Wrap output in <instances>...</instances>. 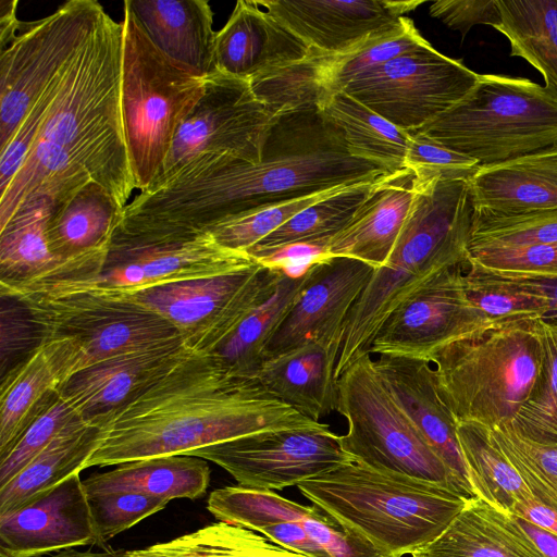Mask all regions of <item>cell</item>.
Masks as SVG:
<instances>
[{
	"label": "cell",
	"instance_id": "cell-57",
	"mask_svg": "<svg viewBox=\"0 0 557 557\" xmlns=\"http://www.w3.org/2000/svg\"><path fill=\"white\" fill-rule=\"evenodd\" d=\"M49 557H135L132 550H104V552H90L77 550L74 548L58 552Z\"/></svg>",
	"mask_w": 557,
	"mask_h": 557
},
{
	"label": "cell",
	"instance_id": "cell-8",
	"mask_svg": "<svg viewBox=\"0 0 557 557\" xmlns=\"http://www.w3.org/2000/svg\"><path fill=\"white\" fill-rule=\"evenodd\" d=\"M416 131L480 166L505 162L557 147V94L528 78L480 74L462 99Z\"/></svg>",
	"mask_w": 557,
	"mask_h": 557
},
{
	"label": "cell",
	"instance_id": "cell-53",
	"mask_svg": "<svg viewBox=\"0 0 557 557\" xmlns=\"http://www.w3.org/2000/svg\"><path fill=\"white\" fill-rule=\"evenodd\" d=\"M510 512L557 535V511L536 498L515 504Z\"/></svg>",
	"mask_w": 557,
	"mask_h": 557
},
{
	"label": "cell",
	"instance_id": "cell-21",
	"mask_svg": "<svg viewBox=\"0 0 557 557\" xmlns=\"http://www.w3.org/2000/svg\"><path fill=\"white\" fill-rule=\"evenodd\" d=\"M189 352L183 339L131 351L94 363L58 389L90 424L102 426L119 409L145 393Z\"/></svg>",
	"mask_w": 557,
	"mask_h": 557
},
{
	"label": "cell",
	"instance_id": "cell-2",
	"mask_svg": "<svg viewBox=\"0 0 557 557\" xmlns=\"http://www.w3.org/2000/svg\"><path fill=\"white\" fill-rule=\"evenodd\" d=\"M322 424L274 397L257 377L234 373L210 354L189 352L104 422L84 470L189 455L262 431Z\"/></svg>",
	"mask_w": 557,
	"mask_h": 557
},
{
	"label": "cell",
	"instance_id": "cell-5",
	"mask_svg": "<svg viewBox=\"0 0 557 557\" xmlns=\"http://www.w3.org/2000/svg\"><path fill=\"white\" fill-rule=\"evenodd\" d=\"M297 487L382 557L412 555L426 546L470 500L446 486L355 460Z\"/></svg>",
	"mask_w": 557,
	"mask_h": 557
},
{
	"label": "cell",
	"instance_id": "cell-18",
	"mask_svg": "<svg viewBox=\"0 0 557 557\" xmlns=\"http://www.w3.org/2000/svg\"><path fill=\"white\" fill-rule=\"evenodd\" d=\"M375 269L343 256H325L312 262L301 289L265 347L264 360L310 339L342 345L348 315Z\"/></svg>",
	"mask_w": 557,
	"mask_h": 557
},
{
	"label": "cell",
	"instance_id": "cell-44",
	"mask_svg": "<svg viewBox=\"0 0 557 557\" xmlns=\"http://www.w3.org/2000/svg\"><path fill=\"white\" fill-rule=\"evenodd\" d=\"M490 431L492 440L517 470L533 496L557 511V446L527 440L510 424Z\"/></svg>",
	"mask_w": 557,
	"mask_h": 557
},
{
	"label": "cell",
	"instance_id": "cell-56",
	"mask_svg": "<svg viewBox=\"0 0 557 557\" xmlns=\"http://www.w3.org/2000/svg\"><path fill=\"white\" fill-rule=\"evenodd\" d=\"M525 282L547 299L549 309L544 321L557 322V280Z\"/></svg>",
	"mask_w": 557,
	"mask_h": 557
},
{
	"label": "cell",
	"instance_id": "cell-28",
	"mask_svg": "<svg viewBox=\"0 0 557 557\" xmlns=\"http://www.w3.org/2000/svg\"><path fill=\"white\" fill-rule=\"evenodd\" d=\"M416 191V175L408 168L380 177L349 223L329 240L324 256L382 267L397 243Z\"/></svg>",
	"mask_w": 557,
	"mask_h": 557
},
{
	"label": "cell",
	"instance_id": "cell-36",
	"mask_svg": "<svg viewBox=\"0 0 557 557\" xmlns=\"http://www.w3.org/2000/svg\"><path fill=\"white\" fill-rule=\"evenodd\" d=\"M377 180L348 186L311 205L251 247L247 253L261 262L293 245H314L325 250L329 240L349 223Z\"/></svg>",
	"mask_w": 557,
	"mask_h": 557
},
{
	"label": "cell",
	"instance_id": "cell-49",
	"mask_svg": "<svg viewBox=\"0 0 557 557\" xmlns=\"http://www.w3.org/2000/svg\"><path fill=\"white\" fill-rule=\"evenodd\" d=\"M409 141L404 168L416 175L419 184L434 180H470L479 163L435 141L421 132H408Z\"/></svg>",
	"mask_w": 557,
	"mask_h": 557
},
{
	"label": "cell",
	"instance_id": "cell-35",
	"mask_svg": "<svg viewBox=\"0 0 557 557\" xmlns=\"http://www.w3.org/2000/svg\"><path fill=\"white\" fill-rule=\"evenodd\" d=\"M318 108L344 134L349 153L388 172L404 168L409 134L344 90L321 98Z\"/></svg>",
	"mask_w": 557,
	"mask_h": 557
},
{
	"label": "cell",
	"instance_id": "cell-14",
	"mask_svg": "<svg viewBox=\"0 0 557 557\" xmlns=\"http://www.w3.org/2000/svg\"><path fill=\"white\" fill-rule=\"evenodd\" d=\"M276 116L256 96L250 82L213 71L206 77L203 95L176 132L162 175L147 191L201 154L230 153L259 161Z\"/></svg>",
	"mask_w": 557,
	"mask_h": 557
},
{
	"label": "cell",
	"instance_id": "cell-39",
	"mask_svg": "<svg viewBox=\"0 0 557 557\" xmlns=\"http://www.w3.org/2000/svg\"><path fill=\"white\" fill-rule=\"evenodd\" d=\"M457 435L476 497L509 512L515 504L535 498L492 440L490 429L458 423Z\"/></svg>",
	"mask_w": 557,
	"mask_h": 557
},
{
	"label": "cell",
	"instance_id": "cell-52",
	"mask_svg": "<svg viewBox=\"0 0 557 557\" xmlns=\"http://www.w3.org/2000/svg\"><path fill=\"white\" fill-rule=\"evenodd\" d=\"M272 543L308 557H330L304 530L292 521H280L261 527L258 531Z\"/></svg>",
	"mask_w": 557,
	"mask_h": 557
},
{
	"label": "cell",
	"instance_id": "cell-6",
	"mask_svg": "<svg viewBox=\"0 0 557 557\" xmlns=\"http://www.w3.org/2000/svg\"><path fill=\"white\" fill-rule=\"evenodd\" d=\"M537 320L503 323L433 357L437 392L457 423H476L490 430L511 423L540 374Z\"/></svg>",
	"mask_w": 557,
	"mask_h": 557
},
{
	"label": "cell",
	"instance_id": "cell-31",
	"mask_svg": "<svg viewBox=\"0 0 557 557\" xmlns=\"http://www.w3.org/2000/svg\"><path fill=\"white\" fill-rule=\"evenodd\" d=\"M412 557H545L516 517L471 498L445 531Z\"/></svg>",
	"mask_w": 557,
	"mask_h": 557
},
{
	"label": "cell",
	"instance_id": "cell-29",
	"mask_svg": "<svg viewBox=\"0 0 557 557\" xmlns=\"http://www.w3.org/2000/svg\"><path fill=\"white\" fill-rule=\"evenodd\" d=\"M341 347L335 342L310 339L263 360L255 377L274 397L320 422L337 409Z\"/></svg>",
	"mask_w": 557,
	"mask_h": 557
},
{
	"label": "cell",
	"instance_id": "cell-34",
	"mask_svg": "<svg viewBox=\"0 0 557 557\" xmlns=\"http://www.w3.org/2000/svg\"><path fill=\"white\" fill-rule=\"evenodd\" d=\"M309 268V267H308ZM307 278L283 268L268 294L242 319L210 355L234 373L255 377L264 360L265 347L293 305Z\"/></svg>",
	"mask_w": 557,
	"mask_h": 557
},
{
	"label": "cell",
	"instance_id": "cell-54",
	"mask_svg": "<svg viewBox=\"0 0 557 557\" xmlns=\"http://www.w3.org/2000/svg\"><path fill=\"white\" fill-rule=\"evenodd\" d=\"M18 1H0V49H3L16 35L22 21L17 18Z\"/></svg>",
	"mask_w": 557,
	"mask_h": 557
},
{
	"label": "cell",
	"instance_id": "cell-9",
	"mask_svg": "<svg viewBox=\"0 0 557 557\" xmlns=\"http://www.w3.org/2000/svg\"><path fill=\"white\" fill-rule=\"evenodd\" d=\"M16 300L41 338L73 339L84 369L117 355L182 339L164 318L131 296L112 295L60 281L1 286Z\"/></svg>",
	"mask_w": 557,
	"mask_h": 557
},
{
	"label": "cell",
	"instance_id": "cell-41",
	"mask_svg": "<svg viewBox=\"0 0 557 557\" xmlns=\"http://www.w3.org/2000/svg\"><path fill=\"white\" fill-rule=\"evenodd\" d=\"M542 364L536 386L511 421L522 437L557 446V322L537 320Z\"/></svg>",
	"mask_w": 557,
	"mask_h": 557
},
{
	"label": "cell",
	"instance_id": "cell-43",
	"mask_svg": "<svg viewBox=\"0 0 557 557\" xmlns=\"http://www.w3.org/2000/svg\"><path fill=\"white\" fill-rule=\"evenodd\" d=\"M346 187L348 186L230 215L208 225L205 233L223 248L247 252L304 209Z\"/></svg>",
	"mask_w": 557,
	"mask_h": 557
},
{
	"label": "cell",
	"instance_id": "cell-4",
	"mask_svg": "<svg viewBox=\"0 0 557 557\" xmlns=\"http://www.w3.org/2000/svg\"><path fill=\"white\" fill-rule=\"evenodd\" d=\"M473 214L467 180H438L417 187L392 253L375 269L348 315L337 377L369 352L383 323L409 295L438 273L468 264Z\"/></svg>",
	"mask_w": 557,
	"mask_h": 557
},
{
	"label": "cell",
	"instance_id": "cell-32",
	"mask_svg": "<svg viewBox=\"0 0 557 557\" xmlns=\"http://www.w3.org/2000/svg\"><path fill=\"white\" fill-rule=\"evenodd\" d=\"M88 497L112 493H140L168 500L201 497L210 482L207 461L199 457L172 455L120 465L114 470L88 476Z\"/></svg>",
	"mask_w": 557,
	"mask_h": 557
},
{
	"label": "cell",
	"instance_id": "cell-10",
	"mask_svg": "<svg viewBox=\"0 0 557 557\" xmlns=\"http://www.w3.org/2000/svg\"><path fill=\"white\" fill-rule=\"evenodd\" d=\"M337 386L336 411L348 425L341 445L355 461L459 493L445 463L395 400L371 354L350 363Z\"/></svg>",
	"mask_w": 557,
	"mask_h": 557
},
{
	"label": "cell",
	"instance_id": "cell-22",
	"mask_svg": "<svg viewBox=\"0 0 557 557\" xmlns=\"http://www.w3.org/2000/svg\"><path fill=\"white\" fill-rule=\"evenodd\" d=\"M123 210L92 178L63 195L48 226L49 248L62 272L49 281L81 280L99 272L121 224Z\"/></svg>",
	"mask_w": 557,
	"mask_h": 557
},
{
	"label": "cell",
	"instance_id": "cell-7",
	"mask_svg": "<svg viewBox=\"0 0 557 557\" xmlns=\"http://www.w3.org/2000/svg\"><path fill=\"white\" fill-rule=\"evenodd\" d=\"M121 108L135 189L163 173L182 122L201 98L206 77L163 54L124 2Z\"/></svg>",
	"mask_w": 557,
	"mask_h": 557
},
{
	"label": "cell",
	"instance_id": "cell-16",
	"mask_svg": "<svg viewBox=\"0 0 557 557\" xmlns=\"http://www.w3.org/2000/svg\"><path fill=\"white\" fill-rule=\"evenodd\" d=\"M329 424L262 431L199 448V457L223 468L244 487L280 491L355 460Z\"/></svg>",
	"mask_w": 557,
	"mask_h": 557
},
{
	"label": "cell",
	"instance_id": "cell-19",
	"mask_svg": "<svg viewBox=\"0 0 557 557\" xmlns=\"http://www.w3.org/2000/svg\"><path fill=\"white\" fill-rule=\"evenodd\" d=\"M306 45L343 54L401 26L405 14L424 1L263 0L257 1Z\"/></svg>",
	"mask_w": 557,
	"mask_h": 557
},
{
	"label": "cell",
	"instance_id": "cell-51",
	"mask_svg": "<svg viewBox=\"0 0 557 557\" xmlns=\"http://www.w3.org/2000/svg\"><path fill=\"white\" fill-rule=\"evenodd\" d=\"M430 14L462 37L474 25H490L495 29L502 17L497 0H440L430 5Z\"/></svg>",
	"mask_w": 557,
	"mask_h": 557
},
{
	"label": "cell",
	"instance_id": "cell-11",
	"mask_svg": "<svg viewBox=\"0 0 557 557\" xmlns=\"http://www.w3.org/2000/svg\"><path fill=\"white\" fill-rule=\"evenodd\" d=\"M103 10L96 0H70L52 14L22 22L15 37L0 49V150L67 66Z\"/></svg>",
	"mask_w": 557,
	"mask_h": 557
},
{
	"label": "cell",
	"instance_id": "cell-42",
	"mask_svg": "<svg viewBox=\"0 0 557 557\" xmlns=\"http://www.w3.org/2000/svg\"><path fill=\"white\" fill-rule=\"evenodd\" d=\"M465 287L471 302L496 324L513 320H544L547 299L525 281L505 280L468 268Z\"/></svg>",
	"mask_w": 557,
	"mask_h": 557
},
{
	"label": "cell",
	"instance_id": "cell-38",
	"mask_svg": "<svg viewBox=\"0 0 557 557\" xmlns=\"http://www.w3.org/2000/svg\"><path fill=\"white\" fill-rule=\"evenodd\" d=\"M502 23L496 28L520 57L557 94V0H497Z\"/></svg>",
	"mask_w": 557,
	"mask_h": 557
},
{
	"label": "cell",
	"instance_id": "cell-1",
	"mask_svg": "<svg viewBox=\"0 0 557 557\" xmlns=\"http://www.w3.org/2000/svg\"><path fill=\"white\" fill-rule=\"evenodd\" d=\"M388 173L351 156L343 132L318 106H304L277 114L259 161L198 156L158 188L139 193L124 208L119 230L143 237L195 236L230 215Z\"/></svg>",
	"mask_w": 557,
	"mask_h": 557
},
{
	"label": "cell",
	"instance_id": "cell-17",
	"mask_svg": "<svg viewBox=\"0 0 557 557\" xmlns=\"http://www.w3.org/2000/svg\"><path fill=\"white\" fill-rule=\"evenodd\" d=\"M499 325L471 302L462 269L456 267L433 276L400 302L381 326L369 352L431 363L443 348Z\"/></svg>",
	"mask_w": 557,
	"mask_h": 557
},
{
	"label": "cell",
	"instance_id": "cell-23",
	"mask_svg": "<svg viewBox=\"0 0 557 557\" xmlns=\"http://www.w3.org/2000/svg\"><path fill=\"white\" fill-rule=\"evenodd\" d=\"M374 362L399 407L449 470L459 493L475 498L457 435L458 423L440 397L432 364L397 356H379Z\"/></svg>",
	"mask_w": 557,
	"mask_h": 557
},
{
	"label": "cell",
	"instance_id": "cell-25",
	"mask_svg": "<svg viewBox=\"0 0 557 557\" xmlns=\"http://www.w3.org/2000/svg\"><path fill=\"white\" fill-rule=\"evenodd\" d=\"M86 170L53 176L34 190L0 228V286L58 277L62 267L48 244V226L59 199L86 183Z\"/></svg>",
	"mask_w": 557,
	"mask_h": 557
},
{
	"label": "cell",
	"instance_id": "cell-48",
	"mask_svg": "<svg viewBox=\"0 0 557 557\" xmlns=\"http://www.w3.org/2000/svg\"><path fill=\"white\" fill-rule=\"evenodd\" d=\"M97 545H103L145 518L166 507L170 500L140 493H112L88 497Z\"/></svg>",
	"mask_w": 557,
	"mask_h": 557
},
{
	"label": "cell",
	"instance_id": "cell-40",
	"mask_svg": "<svg viewBox=\"0 0 557 557\" xmlns=\"http://www.w3.org/2000/svg\"><path fill=\"white\" fill-rule=\"evenodd\" d=\"M132 553L135 557H308L258 532L222 521Z\"/></svg>",
	"mask_w": 557,
	"mask_h": 557
},
{
	"label": "cell",
	"instance_id": "cell-50",
	"mask_svg": "<svg viewBox=\"0 0 557 557\" xmlns=\"http://www.w3.org/2000/svg\"><path fill=\"white\" fill-rule=\"evenodd\" d=\"M67 66L36 100L17 126L11 140L2 150H0V194L5 191L10 186L15 174L21 169L28 152L33 148L58 95Z\"/></svg>",
	"mask_w": 557,
	"mask_h": 557
},
{
	"label": "cell",
	"instance_id": "cell-37",
	"mask_svg": "<svg viewBox=\"0 0 557 557\" xmlns=\"http://www.w3.org/2000/svg\"><path fill=\"white\" fill-rule=\"evenodd\" d=\"M425 40L406 17L395 30L343 54L325 53L310 47L305 59L311 75L317 104L330 92L343 90L355 77L399 55L413 51Z\"/></svg>",
	"mask_w": 557,
	"mask_h": 557
},
{
	"label": "cell",
	"instance_id": "cell-13",
	"mask_svg": "<svg viewBox=\"0 0 557 557\" xmlns=\"http://www.w3.org/2000/svg\"><path fill=\"white\" fill-rule=\"evenodd\" d=\"M479 75L428 41L363 72L343 90L398 128L412 132L455 106Z\"/></svg>",
	"mask_w": 557,
	"mask_h": 557
},
{
	"label": "cell",
	"instance_id": "cell-47",
	"mask_svg": "<svg viewBox=\"0 0 557 557\" xmlns=\"http://www.w3.org/2000/svg\"><path fill=\"white\" fill-rule=\"evenodd\" d=\"M557 243V212L503 220H473L469 253Z\"/></svg>",
	"mask_w": 557,
	"mask_h": 557
},
{
	"label": "cell",
	"instance_id": "cell-46",
	"mask_svg": "<svg viewBox=\"0 0 557 557\" xmlns=\"http://www.w3.org/2000/svg\"><path fill=\"white\" fill-rule=\"evenodd\" d=\"M467 267L511 281L557 280V243L471 251Z\"/></svg>",
	"mask_w": 557,
	"mask_h": 557
},
{
	"label": "cell",
	"instance_id": "cell-55",
	"mask_svg": "<svg viewBox=\"0 0 557 557\" xmlns=\"http://www.w3.org/2000/svg\"><path fill=\"white\" fill-rule=\"evenodd\" d=\"M515 517L545 557H557V535L543 530L524 519L517 516Z\"/></svg>",
	"mask_w": 557,
	"mask_h": 557
},
{
	"label": "cell",
	"instance_id": "cell-12",
	"mask_svg": "<svg viewBox=\"0 0 557 557\" xmlns=\"http://www.w3.org/2000/svg\"><path fill=\"white\" fill-rule=\"evenodd\" d=\"M282 270L257 260L236 271L153 286L126 296L169 321L191 352L210 354L268 294Z\"/></svg>",
	"mask_w": 557,
	"mask_h": 557
},
{
	"label": "cell",
	"instance_id": "cell-24",
	"mask_svg": "<svg viewBox=\"0 0 557 557\" xmlns=\"http://www.w3.org/2000/svg\"><path fill=\"white\" fill-rule=\"evenodd\" d=\"M84 357L71 338H41L27 357L8 371L0 394V459L12 449L59 387L84 369Z\"/></svg>",
	"mask_w": 557,
	"mask_h": 557
},
{
	"label": "cell",
	"instance_id": "cell-30",
	"mask_svg": "<svg viewBox=\"0 0 557 557\" xmlns=\"http://www.w3.org/2000/svg\"><path fill=\"white\" fill-rule=\"evenodd\" d=\"M151 42L170 59L207 77L214 71L213 11L206 0L124 1Z\"/></svg>",
	"mask_w": 557,
	"mask_h": 557
},
{
	"label": "cell",
	"instance_id": "cell-45",
	"mask_svg": "<svg viewBox=\"0 0 557 557\" xmlns=\"http://www.w3.org/2000/svg\"><path fill=\"white\" fill-rule=\"evenodd\" d=\"M87 423L59 392L36 416L12 449L0 459V487L10 482L60 433Z\"/></svg>",
	"mask_w": 557,
	"mask_h": 557
},
{
	"label": "cell",
	"instance_id": "cell-3",
	"mask_svg": "<svg viewBox=\"0 0 557 557\" xmlns=\"http://www.w3.org/2000/svg\"><path fill=\"white\" fill-rule=\"evenodd\" d=\"M122 24L104 10L71 60L34 145L87 170L124 209L135 189L121 108Z\"/></svg>",
	"mask_w": 557,
	"mask_h": 557
},
{
	"label": "cell",
	"instance_id": "cell-26",
	"mask_svg": "<svg viewBox=\"0 0 557 557\" xmlns=\"http://www.w3.org/2000/svg\"><path fill=\"white\" fill-rule=\"evenodd\" d=\"M310 47L257 1L239 0L216 32L214 71L253 83L295 64Z\"/></svg>",
	"mask_w": 557,
	"mask_h": 557
},
{
	"label": "cell",
	"instance_id": "cell-33",
	"mask_svg": "<svg viewBox=\"0 0 557 557\" xmlns=\"http://www.w3.org/2000/svg\"><path fill=\"white\" fill-rule=\"evenodd\" d=\"M101 441V426L83 423L60 433L10 482L0 487V517L5 516L84 467Z\"/></svg>",
	"mask_w": 557,
	"mask_h": 557
},
{
	"label": "cell",
	"instance_id": "cell-15",
	"mask_svg": "<svg viewBox=\"0 0 557 557\" xmlns=\"http://www.w3.org/2000/svg\"><path fill=\"white\" fill-rule=\"evenodd\" d=\"M257 260L223 248L208 233L188 237H136L115 232L102 268L81 280H59L126 296L173 282L236 271Z\"/></svg>",
	"mask_w": 557,
	"mask_h": 557
},
{
	"label": "cell",
	"instance_id": "cell-20",
	"mask_svg": "<svg viewBox=\"0 0 557 557\" xmlns=\"http://www.w3.org/2000/svg\"><path fill=\"white\" fill-rule=\"evenodd\" d=\"M97 545L88 496L79 472L0 517V554L40 557Z\"/></svg>",
	"mask_w": 557,
	"mask_h": 557
},
{
	"label": "cell",
	"instance_id": "cell-27",
	"mask_svg": "<svg viewBox=\"0 0 557 557\" xmlns=\"http://www.w3.org/2000/svg\"><path fill=\"white\" fill-rule=\"evenodd\" d=\"M469 183L473 220L557 212V147L480 166Z\"/></svg>",
	"mask_w": 557,
	"mask_h": 557
}]
</instances>
